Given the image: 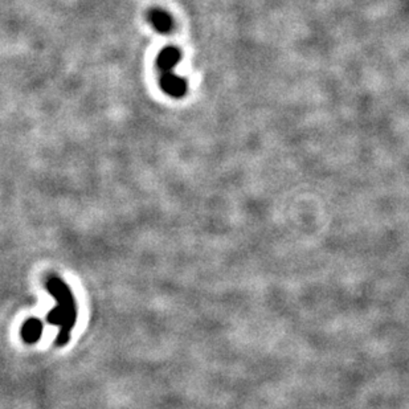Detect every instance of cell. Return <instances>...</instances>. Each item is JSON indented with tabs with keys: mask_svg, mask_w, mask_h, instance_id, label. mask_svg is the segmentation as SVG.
Masks as SVG:
<instances>
[{
	"mask_svg": "<svg viewBox=\"0 0 409 409\" xmlns=\"http://www.w3.org/2000/svg\"><path fill=\"white\" fill-rule=\"evenodd\" d=\"M44 326L43 322L37 318H30L27 319L24 324H23L22 334L23 341L27 343V345H35L37 343L40 339H42V335H43Z\"/></svg>",
	"mask_w": 409,
	"mask_h": 409,
	"instance_id": "obj_3",
	"label": "cell"
},
{
	"mask_svg": "<svg viewBox=\"0 0 409 409\" xmlns=\"http://www.w3.org/2000/svg\"><path fill=\"white\" fill-rule=\"evenodd\" d=\"M45 289L56 301V306L47 314V322L59 326L56 346L64 347L69 343L77 322V302L71 286L63 279L51 276L45 281Z\"/></svg>",
	"mask_w": 409,
	"mask_h": 409,
	"instance_id": "obj_1",
	"label": "cell"
},
{
	"mask_svg": "<svg viewBox=\"0 0 409 409\" xmlns=\"http://www.w3.org/2000/svg\"><path fill=\"white\" fill-rule=\"evenodd\" d=\"M157 61L161 73L173 72V68L181 61V52L175 47H167L159 54Z\"/></svg>",
	"mask_w": 409,
	"mask_h": 409,
	"instance_id": "obj_4",
	"label": "cell"
},
{
	"mask_svg": "<svg viewBox=\"0 0 409 409\" xmlns=\"http://www.w3.org/2000/svg\"><path fill=\"white\" fill-rule=\"evenodd\" d=\"M149 22L151 23V25L161 33H167L171 31L173 28V19L171 16L163 10H159V8H154L149 12Z\"/></svg>",
	"mask_w": 409,
	"mask_h": 409,
	"instance_id": "obj_5",
	"label": "cell"
},
{
	"mask_svg": "<svg viewBox=\"0 0 409 409\" xmlns=\"http://www.w3.org/2000/svg\"><path fill=\"white\" fill-rule=\"evenodd\" d=\"M161 87L164 93L175 98L183 97L187 92L185 80L173 72H166L161 75Z\"/></svg>",
	"mask_w": 409,
	"mask_h": 409,
	"instance_id": "obj_2",
	"label": "cell"
}]
</instances>
